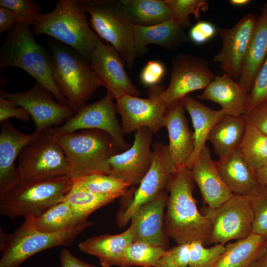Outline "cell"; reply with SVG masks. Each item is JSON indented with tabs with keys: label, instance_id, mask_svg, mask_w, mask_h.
I'll use <instances>...</instances> for the list:
<instances>
[{
	"label": "cell",
	"instance_id": "1",
	"mask_svg": "<svg viewBox=\"0 0 267 267\" xmlns=\"http://www.w3.org/2000/svg\"><path fill=\"white\" fill-rule=\"evenodd\" d=\"M195 188L190 169L175 170L168 184L169 193L164 216V227L168 237L178 245L198 241L209 244L211 225L199 211L193 196Z\"/></svg>",
	"mask_w": 267,
	"mask_h": 267
},
{
	"label": "cell",
	"instance_id": "2",
	"mask_svg": "<svg viewBox=\"0 0 267 267\" xmlns=\"http://www.w3.org/2000/svg\"><path fill=\"white\" fill-rule=\"evenodd\" d=\"M35 35L46 34L71 47L90 64L97 44L103 41L89 27L81 0H59L54 10L33 25Z\"/></svg>",
	"mask_w": 267,
	"mask_h": 267
},
{
	"label": "cell",
	"instance_id": "3",
	"mask_svg": "<svg viewBox=\"0 0 267 267\" xmlns=\"http://www.w3.org/2000/svg\"><path fill=\"white\" fill-rule=\"evenodd\" d=\"M52 134L69 163L68 177L72 180L94 174H108L109 161L120 151L110 135L100 130Z\"/></svg>",
	"mask_w": 267,
	"mask_h": 267
},
{
	"label": "cell",
	"instance_id": "4",
	"mask_svg": "<svg viewBox=\"0 0 267 267\" xmlns=\"http://www.w3.org/2000/svg\"><path fill=\"white\" fill-rule=\"evenodd\" d=\"M49 42L48 53L54 83L75 113L103 83L76 50L60 42Z\"/></svg>",
	"mask_w": 267,
	"mask_h": 267
},
{
	"label": "cell",
	"instance_id": "5",
	"mask_svg": "<svg viewBox=\"0 0 267 267\" xmlns=\"http://www.w3.org/2000/svg\"><path fill=\"white\" fill-rule=\"evenodd\" d=\"M0 48V66L22 68L46 88L56 100L68 106V101L54 83L48 53L35 40L29 27L16 23L8 32Z\"/></svg>",
	"mask_w": 267,
	"mask_h": 267
},
{
	"label": "cell",
	"instance_id": "6",
	"mask_svg": "<svg viewBox=\"0 0 267 267\" xmlns=\"http://www.w3.org/2000/svg\"><path fill=\"white\" fill-rule=\"evenodd\" d=\"M72 183V180L67 176L21 181L0 196V215L10 219L38 217L63 200Z\"/></svg>",
	"mask_w": 267,
	"mask_h": 267
},
{
	"label": "cell",
	"instance_id": "7",
	"mask_svg": "<svg viewBox=\"0 0 267 267\" xmlns=\"http://www.w3.org/2000/svg\"><path fill=\"white\" fill-rule=\"evenodd\" d=\"M93 222L87 221L56 232L38 230L26 221L11 234L0 229V267H19L34 255L45 250L70 245Z\"/></svg>",
	"mask_w": 267,
	"mask_h": 267
},
{
	"label": "cell",
	"instance_id": "8",
	"mask_svg": "<svg viewBox=\"0 0 267 267\" xmlns=\"http://www.w3.org/2000/svg\"><path fill=\"white\" fill-rule=\"evenodd\" d=\"M90 16V27L102 40L111 44L131 68L136 57L134 40V25L121 0H81Z\"/></svg>",
	"mask_w": 267,
	"mask_h": 267
},
{
	"label": "cell",
	"instance_id": "9",
	"mask_svg": "<svg viewBox=\"0 0 267 267\" xmlns=\"http://www.w3.org/2000/svg\"><path fill=\"white\" fill-rule=\"evenodd\" d=\"M17 169L21 182L32 181L68 176L70 165L53 134L46 130L22 148Z\"/></svg>",
	"mask_w": 267,
	"mask_h": 267
},
{
	"label": "cell",
	"instance_id": "10",
	"mask_svg": "<svg viewBox=\"0 0 267 267\" xmlns=\"http://www.w3.org/2000/svg\"><path fill=\"white\" fill-rule=\"evenodd\" d=\"M201 213L211 225L209 244L224 245L232 240L245 238L252 233L254 217L249 196L233 194L221 206L215 208L204 207Z\"/></svg>",
	"mask_w": 267,
	"mask_h": 267
},
{
	"label": "cell",
	"instance_id": "11",
	"mask_svg": "<svg viewBox=\"0 0 267 267\" xmlns=\"http://www.w3.org/2000/svg\"><path fill=\"white\" fill-rule=\"evenodd\" d=\"M113 99L107 92L99 100L85 104L62 126L50 128L47 131L52 134H63L86 129L100 130L109 134L120 152H124L131 146L123 138Z\"/></svg>",
	"mask_w": 267,
	"mask_h": 267
},
{
	"label": "cell",
	"instance_id": "12",
	"mask_svg": "<svg viewBox=\"0 0 267 267\" xmlns=\"http://www.w3.org/2000/svg\"><path fill=\"white\" fill-rule=\"evenodd\" d=\"M165 88L162 85L149 87L147 98L124 95L116 99L117 113L122 117L123 134H128L145 127L156 134L164 127L167 106L162 98Z\"/></svg>",
	"mask_w": 267,
	"mask_h": 267
},
{
	"label": "cell",
	"instance_id": "13",
	"mask_svg": "<svg viewBox=\"0 0 267 267\" xmlns=\"http://www.w3.org/2000/svg\"><path fill=\"white\" fill-rule=\"evenodd\" d=\"M0 96L26 110L33 119L35 131L39 133L60 124L75 113L68 106L55 100L52 93L37 82L32 88L23 92H9L0 90Z\"/></svg>",
	"mask_w": 267,
	"mask_h": 267
},
{
	"label": "cell",
	"instance_id": "14",
	"mask_svg": "<svg viewBox=\"0 0 267 267\" xmlns=\"http://www.w3.org/2000/svg\"><path fill=\"white\" fill-rule=\"evenodd\" d=\"M153 159L151 167L126 209L118 214L117 223L124 227L137 210L154 198L161 191L167 190L171 176L175 170L168 145L155 142L153 145Z\"/></svg>",
	"mask_w": 267,
	"mask_h": 267
},
{
	"label": "cell",
	"instance_id": "15",
	"mask_svg": "<svg viewBox=\"0 0 267 267\" xmlns=\"http://www.w3.org/2000/svg\"><path fill=\"white\" fill-rule=\"evenodd\" d=\"M172 72L162 98L168 107L193 91L204 89L215 76L207 61L189 54H178L172 59Z\"/></svg>",
	"mask_w": 267,
	"mask_h": 267
},
{
	"label": "cell",
	"instance_id": "16",
	"mask_svg": "<svg viewBox=\"0 0 267 267\" xmlns=\"http://www.w3.org/2000/svg\"><path fill=\"white\" fill-rule=\"evenodd\" d=\"M152 134L147 128L137 130L133 145L109 160L108 175L121 178L130 186L139 184L152 162Z\"/></svg>",
	"mask_w": 267,
	"mask_h": 267
},
{
	"label": "cell",
	"instance_id": "17",
	"mask_svg": "<svg viewBox=\"0 0 267 267\" xmlns=\"http://www.w3.org/2000/svg\"><path fill=\"white\" fill-rule=\"evenodd\" d=\"M257 17L248 13L230 28H219L222 47L214 61L220 64L225 74L234 80L239 79Z\"/></svg>",
	"mask_w": 267,
	"mask_h": 267
},
{
	"label": "cell",
	"instance_id": "18",
	"mask_svg": "<svg viewBox=\"0 0 267 267\" xmlns=\"http://www.w3.org/2000/svg\"><path fill=\"white\" fill-rule=\"evenodd\" d=\"M99 42L93 51L90 65L115 99L124 95L134 96L140 92L134 87L124 68L120 54L111 44Z\"/></svg>",
	"mask_w": 267,
	"mask_h": 267
},
{
	"label": "cell",
	"instance_id": "19",
	"mask_svg": "<svg viewBox=\"0 0 267 267\" xmlns=\"http://www.w3.org/2000/svg\"><path fill=\"white\" fill-rule=\"evenodd\" d=\"M169 195L167 190L140 206L131 219L133 242H144L168 249L164 227V210Z\"/></svg>",
	"mask_w": 267,
	"mask_h": 267
},
{
	"label": "cell",
	"instance_id": "20",
	"mask_svg": "<svg viewBox=\"0 0 267 267\" xmlns=\"http://www.w3.org/2000/svg\"><path fill=\"white\" fill-rule=\"evenodd\" d=\"M35 131L25 134L18 131L8 120L1 123L0 132V196L21 182L15 161L22 148L37 137Z\"/></svg>",
	"mask_w": 267,
	"mask_h": 267
},
{
	"label": "cell",
	"instance_id": "21",
	"mask_svg": "<svg viewBox=\"0 0 267 267\" xmlns=\"http://www.w3.org/2000/svg\"><path fill=\"white\" fill-rule=\"evenodd\" d=\"M184 110L181 101H176L167 107L164 117L168 150L175 170L185 167L194 148V133L188 127Z\"/></svg>",
	"mask_w": 267,
	"mask_h": 267
},
{
	"label": "cell",
	"instance_id": "22",
	"mask_svg": "<svg viewBox=\"0 0 267 267\" xmlns=\"http://www.w3.org/2000/svg\"><path fill=\"white\" fill-rule=\"evenodd\" d=\"M190 170L203 199L209 207L217 208L233 195L220 176L207 145L202 149Z\"/></svg>",
	"mask_w": 267,
	"mask_h": 267
},
{
	"label": "cell",
	"instance_id": "23",
	"mask_svg": "<svg viewBox=\"0 0 267 267\" xmlns=\"http://www.w3.org/2000/svg\"><path fill=\"white\" fill-rule=\"evenodd\" d=\"M249 95L238 81L223 74L215 76L197 98L217 103L225 115L238 117L247 112Z\"/></svg>",
	"mask_w": 267,
	"mask_h": 267
},
{
	"label": "cell",
	"instance_id": "24",
	"mask_svg": "<svg viewBox=\"0 0 267 267\" xmlns=\"http://www.w3.org/2000/svg\"><path fill=\"white\" fill-rule=\"evenodd\" d=\"M133 242L132 226L124 232L115 235L101 234L87 238L78 247L82 252L97 257L102 267H125V256Z\"/></svg>",
	"mask_w": 267,
	"mask_h": 267
},
{
	"label": "cell",
	"instance_id": "25",
	"mask_svg": "<svg viewBox=\"0 0 267 267\" xmlns=\"http://www.w3.org/2000/svg\"><path fill=\"white\" fill-rule=\"evenodd\" d=\"M224 182L234 194L250 196L259 186L256 172L238 149L215 161Z\"/></svg>",
	"mask_w": 267,
	"mask_h": 267
},
{
	"label": "cell",
	"instance_id": "26",
	"mask_svg": "<svg viewBox=\"0 0 267 267\" xmlns=\"http://www.w3.org/2000/svg\"><path fill=\"white\" fill-rule=\"evenodd\" d=\"M182 29L173 18L165 22L150 26L134 25V40L136 56L146 53L150 44L174 50L186 41Z\"/></svg>",
	"mask_w": 267,
	"mask_h": 267
},
{
	"label": "cell",
	"instance_id": "27",
	"mask_svg": "<svg viewBox=\"0 0 267 267\" xmlns=\"http://www.w3.org/2000/svg\"><path fill=\"white\" fill-rule=\"evenodd\" d=\"M267 54V2L256 18L238 82L249 94L254 79Z\"/></svg>",
	"mask_w": 267,
	"mask_h": 267
},
{
	"label": "cell",
	"instance_id": "28",
	"mask_svg": "<svg viewBox=\"0 0 267 267\" xmlns=\"http://www.w3.org/2000/svg\"><path fill=\"white\" fill-rule=\"evenodd\" d=\"M189 113L194 128V148L185 167L190 169L202 149L206 145L209 134L214 126L225 115L222 110H213L189 95L180 100Z\"/></svg>",
	"mask_w": 267,
	"mask_h": 267
},
{
	"label": "cell",
	"instance_id": "29",
	"mask_svg": "<svg viewBox=\"0 0 267 267\" xmlns=\"http://www.w3.org/2000/svg\"><path fill=\"white\" fill-rule=\"evenodd\" d=\"M246 128L245 115H225L216 123L208 137L219 158H222L238 149L244 138Z\"/></svg>",
	"mask_w": 267,
	"mask_h": 267
},
{
	"label": "cell",
	"instance_id": "30",
	"mask_svg": "<svg viewBox=\"0 0 267 267\" xmlns=\"http://www.w3.org/2000/svg\"><path fill=\"white\" fill-rule=\"evenodd\" d=\"M267 238L254 233L225 245L214 267H249L267 248Z\"/></svg>",
	"mask_w": 267,
	"mask_h": 267
},
{
	"label": "cell",
	"instance_id": "31",
	"mask_svg": "<svg viewBox=\"0 0 267 267\" xmlns=\"http://www.w3.org/2000/svg\"><path fill=\"white\" fill-rule=\"evenodd\" d=\"M134 25L150 26L172 19L165 0H121Z\"/></svg>",
	"mask_w": 267,
	"mask_h": 267
},
{
	"label": "cell",
	"instance_id": "32",
	"mask_svg": "<svg viewBox=\"0 0 267 267\" xmlns=\"http://www.w3.org/2000/svg\"><path fill=\"white\" fill-rule=\"evenodd\" d=\"M25 220L38 230L50 233L61 231L80 224L76 221L69 204L64 199L39 216L29 217Z\"/></svg>",
	"mask_w": 267,
	"mask_h": 267
},
{
	"label": "cell",
	"instance_id": "33",
	"mask_svg": "<svg viewBox=\"0 0 267 267\" xmlns=\"http://www.w3.org/2000/svg\"><path fill=\"white\" fill-rule=\"evenodd\" d=\"M113 196L100 195L73 185L64 200L69 204L74 217L78 223L87 221L94 211L113 202Z\"/></svg>",
	"mask_w": 267,
	"mask_h": 267
},
{
	"label": "cell",
	"instance_id": "34",
	"mask_svg": "<svg viewBox=\"0 0 267 267\" xmlns=\"http://www.w3.org/2000/svg\"><path fill=\"white\" fill-rule=\"evenodd\" d=\"M73 185L91 192L111 195L117 198L127 197L134 192L129 190L131 186L123 180L105 174H94L72 180Z\"/></svg>",
	"mask_w": 267,
	"mask_h": 267
},
{
	"label": "cell",
	"instance_id": "35",
	"mask_svg": "<svg viewBox=\"0 0 267 267\" xmlns=\"http://www.w3.org/2000/svg\"><path fill=\"white\" fill-rule=\"evenodd\" d=\"M239 149L255 172L267 162V135L247 119L245 135Z\"/></svg>",
	"mask_w": 267,
	"mask_h": 267
},
{
	"label": "cell",
	"instance_id": "36",
	"mask_svg": "<svg viewBox=\"0 0 267 267\" xmlns=\"http://www.w3.org/2000/svg\"><path fill=\"white\" fill-rule=\"evenodd\" d=\"M166 250L144 242H133L125 256V267H155Z\"/></svg>",
	"mask_w": 267,
	"mask_h": 267
},
{
	"label": "cell",
	"instance_id": "37",
	"mask_svg": "<svg viewBox=\"0 0 267 267\" xmlns=\"http://www.w3.org/2000/svg\"><path fill=\"white\" fill-rule=\"evenodd\" d=\"M173 18L182 29L191 26L190 15L193 14L199 19L201 12L209 8L206 0H165Z\"/></svg>",
	"mask_w": 267,
	"mask_h": 267
},
{
	"label": "cell",
	"instance_id": "38",
	"mask_svg": "<svg viewBox=\"0 0 267 267\" xmlns=\"http://www.w3.org/2000/svg\"><path fill=\"white\" fill-rule=\"evenodd\" d=\"M201 241L189 243L188 267H214L225 250V245L216 244L209 248L205 247Z\"/></svg>",
	"mask_w": 267,
	"mask_h": 267
},
{
	"label": "cell",
	"instance_id": "39",
	"mask_svg": "<svg viewBox=\"0 0 267 267\" xmlns=\"http://www.w3.org/2000/svg\"><path fill=\"white\" fill-rule=\"evenodd\" d=\"M250 197L254 217L252 233L267 237V187L259 185Z\"/></svg>",
	"mask_w": 267,
	"mask_h": 267
},
{
	"label": "cell",
	"instance_id": "40",
	"mask_svg": "<svg viewBox=\"0 0 267 267\" xmlns=\"http://www.w3.org/2000/svg\"><path fill=\"white\" fill-rule=\"evenodd\" d=\"M0 6L11 10L17 22L28 27L31 24L33 25L42 15L39 5L31 0H0Z\"/></svg>",
	"mask_w": 267,
	"mask_h": 267
},
{
	"label": "cell",
	"instance_id": "41",
	"mask_svg": "<svg viewBox=\"0 0 267 267\" xmlns=\"http://www.w3.org/2000/svg\"><path fill=\"white\" fill-rule=\"evenodd\" d=\"M266 100H267V54L253 81L249 95L247 111Z\"/></svg>",
	"mask_w": 267,
	"mask_h": 267
},
{
	"label": "cell",
	"instance_id": "42",
	"mask_svg": "<svg viewBox=\"0 0 267 267\" xmlns=\"http://www.w3.org/2000/svg\"><path fill=\"white\" fill-rule=\"evenodd\" d=\"M189 243L178 244L166 250L155 267H188Z\"/></svg>",
	"mask_w": 267,
	"mask_h": 267
},
{
	"label": "cell",
	"instance_id": "43",
	"mask_svg": "<svg viewBox=\"0 0 267 267\" xmlns=\"http://www.w3.org/2000/svg\"><path fill=\"white\" fill-rule=\"evenodd\" d=\"M165 72L164 65L160 61H148L140 74L141 83L149 87L156 86L163 78Z\"/></svg>",
	"mask_w": 267,
	"mask_h": 267
},
{
	"label": "cell",
	"instance_id": "44",
	"mask_svg": "<svg viewBox=\"0 0 267 267\" xmlns=\"http://www.w3.org/2000/svg\"><path fill=\"white\" fill-rule=\"evenodd\" d=\"M218 30L211 22L200 21L193 25L189 33V37L193 43L201 44L213 38Z\"/></svg>",
	"mask_w": 267,
	"mask_h": 267
},
{
	"label": "cell",
	"instance_id": "45",
	"mask_svg": "<svg viewBox=\"0 0 267 267\" xmlns=\"http://www.w3.org/2000/svg\"><path fill=\"white\" fill-rule=\"evenodd\" d=\"M13 101L0 97V122L8 120L9 118H16L24 122H28L31 115L25 109L17 107Z\"/></svg>",
	"mask_w": 267,
	"mask_h": 267
},
{
	"label": "cell",
	"instance_id": "46",
	"mask_svg": "<svg viewBox=\"0 0 267 267\" xmlns=\"http://www.w3.org/2000/svg\"><path fill=\"white\" fill-rule=\"evenodd\" d=\"M244 115L255 127L267 135V100L248 111Z\"/></svg>",
	"mask_w": 267,
	"mask_h": 267
},
{
	"label": "cell",
	"instance_id": "47",
	"mask_svg": "<svg viewBox=\"0 0 267 267\" xmlns=\"http://www.w3.org/2000/svg\"><path fill=\"white\" fill-rule=\"evenodd\" d=\"M60 264L61 267H96L76 257L65 248L60 252Z\"/></svg>",
	"mask_w": 267,
	"mask_h": 267
},
{
	"label": "cell",
	"instance_id": "48",
	"mask_svg": "<svg viewBox=\"0 0 267 267\" xmlns=\"http://www.w3.org/2000/svg\"><path fill=\"white\" fill-rule=\"evenodd\" d=\"M16 23L17 21L13 12L0 6V33L8 32Z\"/></svg>",
	"mask_w": 267,
	"mask_h": 267
},
{
	"label": "cell",
	"instance_id": "49",
	"mask_svg": "<svg viewBox=\"0 0 267 267\" xmlns=\"http://www.w3.org/2000/svg\"><path fill=\"white\" fill-rule=\"evenodd\" d=\"M256 175L259 184L267 187V162L256 171Z\"/></svg>",
	"mask_w": 267,
	"mask_h": 267
},
{
	"label": "cell",
	"instance_id": "50",
	"mask_svg": "<svg viewBox=\"0 0 267 267\" xmlns=\"http://www.w3.org/2000/svg\"><path fill=\"white\" fill-rule=\"evenodd\" d=\"M249 267H267V248Z\"/></svg>",
	"mask_w": 267,
	"mask_h": 267
},
{
	"label": "cell",
	"instance_id": "51",
	"mask_svg": "<svg viewBox=\"0 0 267 267\" xmlns=\"http://www.w3.org/2000/svg\"><path fill=\"white\" fill-rule=\"evenodd\" d=\"M251 1L250 0H230L229 1L232 5L237 6L247 5Z\"/></svg>",
	"mask_w": 267,
	"mask_h": 267
},
{
	"label": "cell",
	"instance_id": "52",
	"mask_svg": "<svg viewBox=\"0 0 267 267\" xmlns=\"http://www.w3.org/2000/svg\"></svg>",
	"mask_w": 267,
	"mask_h": 267
}]
</instances>
